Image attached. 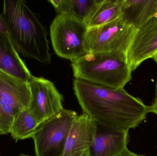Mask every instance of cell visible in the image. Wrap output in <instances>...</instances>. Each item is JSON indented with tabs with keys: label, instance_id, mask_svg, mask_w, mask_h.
Here are the masks:
<instances>
[{
	"label": "cell",
	"instance_id": "1",
	"mask_svg": "<svg viewBox=\"0 0 157 156\" xmlns=\"http://www.w3.org/2000/svg\"><path fill=\"white\" fill-rule=\"evenodd\" d=\"M75 94L83 111L96 123L129 132L150 113V106L124 89H111L75 79Z\"/></svg>",
	"mask_w": 157,
	"mask_h": 156
},
{
	"label": "cell",
	"instance_id": "2",
	"mask_svg": "<svg viewBox=\"0 0 157 156\" xmlns=\"http://www.w3.org/2000/svg\"><path fill=\"white\" fill-rule=\"evenodd\" d=\"M3 16L15 48L25 57L45 65L51 62L48 32L23 0H4Z\"/></svg>",
	"mask_w": 157,
	"mask_h": 156
},
{
	"label": "cell",
	"instance_id": "3",
	"mask_svg": "<svg viewBox=\"0 0 157 156\" xmlns=\"http://www.w3.org/2000/svg\"><path fill=\"white\" fill-rule=\"evenodd\" d=\"M75 79L111 89H124L132 69L123 53H86L71 61Z\"/></svg>",
	"mask_w": 157,
	"mask_h": 156
},
{
	"label": "cell",
	"instance_id": "4",
	"mask_svg": "<svg viewBox=\"0 0 157 156\" xmlns=\"http://www.w3.org/2000/svg\"><path fill=\"white\" fill-rule=\"evenodd\" d=\"M138 29L121 17L100 26L88 28L84 41L87 53L126 54Z\"/></svg>",
	"mask_w": 157,
	"mask_h": 156
},
{
	"label": "cell",
	"instance_id": "5",
	"mask_svg": "<svg viewBox=\"0 0 157 156\" xmlns=\"http://www.w3.org/2000/svg\"><path fill=\"white\" fill-rule=\"evenodd\" d=\"M88 27L83 20L68 13H60L52 21L50 35L57 56L71 61L86 54L84 47Z\"/></svg>",
	"mask_w": 157,
	"mask_h": 156
},
{
	"label": "cell",
	"instance_id": "6",
	"mask_svg": "<svg viewBox=\"0 0 157 156\" xmlns=\"http://www.w3.org/2000/svg\"><path fill=\"white\" fill-rule=\"evenodd\" d=\"M76 112L63 109L41 123L32 139L36 156H63L69 132L77 116Z\"/></svg>",
	"mask_w": 157,
	"mask_h": 156
},
{
	"label": "cell",
	"instance_id": "7",
	"mask_svg": "<svg viewBox=\"0 0 157 156\" xmlns=\"http://www.w3.org/2000/svg\"><path fill=\"white\" fill-rule=\"evenodd\" d=\"M29 85L31 99L28 110L39 123L50 119L64 109L63 96L50 81L33 76Z\"/></svg>",
	"mask_w": 157,
	"mask_h": 156
},
{
	"label": "cell",
	"instance_id": "8",
	"mask_svg": "<svg viewBox=\"0 0 157 156\" xmlns=\"http://www.w3.org/2000/svg\"><path fill=\"white\" fill-rule=\"evenodd\" d=\"M157 53V16H154L138 29L126 53L132 71Z\"/></svg>",
	"mask_w": 157,
	"mask_h": 156
},
{
	"label": "cell",
	"instance_id": "9",
	"mask_svg": "<svg viewBox=\"0 0 157 156\" xmlns=\"http://www.w3.org/2000/svg\"><path fill=\"white\" fill-rule=\"evenodd\" d=\"M129 132L96 123L93 143L87 156H118L127 149Z\"/></svg>",
	"mask_w": 157,
	"mask_h": 156
},
{
	"label": "cell",
	"instance_id": "10",
	"mask_svg": "<svg viewBox=\"0 0 157 156\" xmlns=\"http://www.w3.org/2000/svg\"><path fill=\"white\" fill-rule=\"evenodd\" d=\"M96 131V123L87 114L77 115L69 132L63 156L86 155Z\"/></svg>",
	"mask_w": 157,
	"mask_h": 156
},
{
	"label": "cell",
	"instance_id": "11",
	"mask_svg": "<svg viewBox=\"0 0 157 156\" xmlns=\"http://www.w3.org/2000/svg\"><path fill=\"white\" fill-rule=\"evenodd\" d=\"M0 98L17 115L29 106L31 93L28 82L0 70Z\"/></svg>",
	"mask_w": 157,
	"mask_h": 156
},
{
	"label": "cell",
	"instance_id": "12",
	"mask_svg": "<svg viewBox=\"0 0 157 156\" xmlns=\"http://www.w3.org/2000/svg\"><path fill=\"white\" fill-rule=\"evenodd\" d=\"M0 70L29 82L33 75L15 48L8 34L0 33Z\"/></svg>",
	"mask_w": 157,
	"mask_h": 156
},
{
	"label": "cell",
	"instance_id": "13",
	"mask_svg": "<svg viewBox=\"0 0 157 156\" xmlns=\"http://www.w3.org/2000/svg\"><path fill=\"white\" fill-rule=\"evenodd\" d=\"M157 13V0H123L121 17L139 29Z\"/></svg>",
	"mask_w": 157,
	"mask_h": 156
},
{
	"label": "cell",
	"instance_id": "14",
	"mask_svg": "<svg viewBox=\"0 0 157 156\" xmlns=\"http://www.w3.org/2000/svg\"><path fill=\"white\" fill-rule=\"evenodd\" d=\"M123 0H97L84 23L88 28L100 26L121 16Z\"/></svg>",
	"mask_w": 157,
	"mask_h": 156
},
{
	"label": "cell",
	"instance_id": "15",
	"mask_svg": "<svg viewBox=\"0 0 157 156\" xmlns=\"http://www.w3.org/2000/svg\"><path fill=\"white\" fill-rule=\"evenodd\" d=\"M40 124L28 109H25L16 115L9 134L16 142L32 138Z\"/></svg>",
	"mask_w": 157,
	"mask_h": 156
},
{
	"label": "cell",
	"instance_id": "16",
	"mask_svg": "<svg viewBox=\"0 0 157 156\" xmlns=\"http://www.w3.org/2000/svg\"><path fill=\"white\" fill-rule=\"evenodd\" d=\"M97 0H52L48 1L57 13L72 15L83 21Z\"/></svg>",
	"mask_w": 157,
	"mask_h": 156
},
{
	"label": "cell",
	"instance_id": "17",
	"mask_svg": "<svg viewBox=\"0 0 157 156\" xmlns=\"http://www.w3.org/2000/svg\"><path fill=\"white\" fill-rule=\"evenodd\" d=\"M16 115L13 108L0 98V136L9 134Z\"/></svg>",
	"mask_w": 157,
	"mask_h": 156
},
{
	"label": "cell",
	"instance_id": "18",
	"mask_svg": "<svg viewBox=\"0 0 157 156\" xmlns=\"http://www.w3.org/2000/svg\"><path fill=\"white\" fill-rule=\"evenodd\" d=\"M0 33L9 34L6 22L2 14H0Z\"/></svg>",
	"mask_w": 157,
	"mask_h": 156
},
{
	"label": "cell",
	"instance_id": "19",
	"mask_svg": "<svg viewBox=\"0 0 157 156\" xmlns=\"http://www.w3.org/2000/svg\"><path fill=\"white\" fill-rule=\"evenodd\" d=\"M118 156H144L143 155H140L137 154H135L133 152H131L130 150H128V148L126 149L125 151H124L121 154Z\"/></svg>",
	"mask_w": 157,
	"mask_h": 156
},
{
	"label": "cell",
	"instance_id": "20",
	"mask_svg": "<svg viewBox=\"0 0 157 156\" xmlns=\"http://www.w3.org/2000/svg\"><path fill=\"white\" fill-rule=\"evenodd\" d=\"M150 107V112L154 113L157 115V98Z\"/></svg>",
	"mask_w": 157,
	"mask_h": 156
},
{
	"label": "cell",
	"instance_id": "21",
	"mask_svg": "<svg viewBox=\"0 0 157 156\" xmlns=\"http://www.w3.org/2000/svg\"><path fill=\"white\" fill-rule=\"evenodd\" d=\"M153 58L154 59V60H155L157 63V53L155 56H154V57H153Z\"/></svg>",
	"mask_w": 157,
	"mask_h": 156
},
{
	"label": "cell",
	"instance_id": "22",
	"mask_svg": "<svg viewBox=\"0 0 157 156\" xmlns=\"http://www.w3.org/2000/svg\"><path fill=\"white\" fill-rule=\"evenodd\" d=\"M156 94V98H157V82L155 85Z\"/></svg>",
	"mask_w": 157,
	"mask_h": 156
},
{
	"label": "cell",
	"instance_id": "23",
	"mask_svg": "<svg viewBox=\"0 0 157 156\" xmlns=\"http://www.w3.org/2000/svg\"><path fill=\"white\" fill-rule=\"evenodd\" d=\"M18 156H30L28 155L25 154H22L20 155H19Z\"/></svg>",
	"mask_w": 157,
	"mask_h": 156
},
{
	"label": "cell",
	"instance_id": "24",
	"mask_svg": "<svg viewBox=\"0 0 157 156\" xmlns=\"http://www.w3.org/2000/svg\"><path fill=\"white\" fill-rule=\"evenodd\" d=\"M155 16H157V13H156V14H155Z\"/></svg>",
	"mask_w": 157,
	"mask_h": 156
},
{
	"label": "cell",
	"instance_id": "25",
	"mask_svg": "<svg viewBox=\"0 0 157 156\" xmlns=\"http://www.w3.org/2000/svg\"><path fill=\"white\" fill-rule=\"evenodd\" d=\"M87 156V155H86V156Z\"/></svg>",
	"mask_w": 157,
	"mask_h": 156
}]
</instances>
